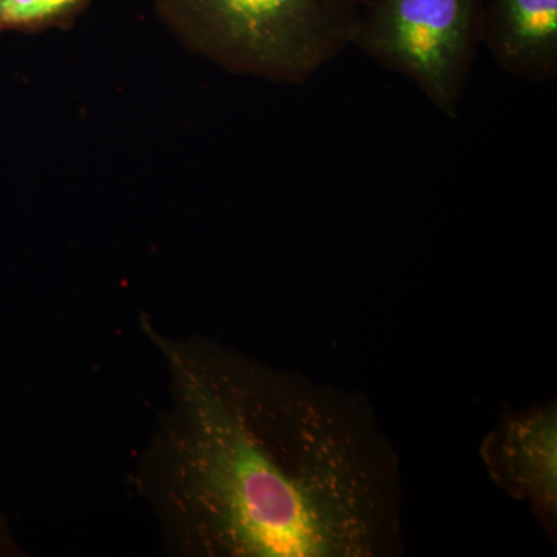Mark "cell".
I'll return each mask as SVG.
<instances>
[{
    "instance_id": "5",
    "label": "cell",
    "mask_w": 557,
    "mask_h": 557,
    "mask_svg": "<svg viewBox=\"0 0 557 557\" xmlns=\"http://www.w3.org/2000/svg\"><path fill=\"white\" fill-rule=\"evenodd\" d=\"M482 44L509 75L549 83L557 75V0H490Z\"/></svg>"
},
{
    "instance_id": "4",
    "label": "cell",
    "mask_w": 557,
    "mask_h": 557,
    "mask_svg": "<svg viewBox=\"0 0 557 557\" xmlns=\"http://www.w3.org/2000/svg\"><path fill=\"white\" fill-rule=\"evenodd\" d=\"M487 475L512 500L525 502L549 541L557 536V403L507 409L479 448Z\"/></svg>"
},
{
    "instance_id": "6",
    "label": "cell",
    "mask_w": 557,
    "mask_h": 557,
    "mask_svg": "<svg viewBox=\"0 0 557 557\" xmlns=\"http://www.w3.org/2000/svg\"><path fill=\"white\" fill-rule=\"evenodd\" d=\"M83 0H0V25L42 24L75 9Z\"/></svg>"
},
{
    "instance_id": "3",
    "label": "cell",
    "mask_w": 557,
    "mask_h": 557,
    "mask_svg": "<svg viewBox=\"0 0 557 557\" xmlns=\"http://www.w3.org/2000/svg\"><path fill=\"white\" fill-rule=\"evenodd\" d=\"M485 0H370L354 46L456 119L483 40Z\"/></svg>"
},
{
    "instance_id": "7",
    "label": "cell",
    "mask_w": 557,
    "mask_h": 557,
    "mask_svg": "<svg viewBox=\"0 0 557 557\" xmlns=\"http://www.w3.org/2000/svg\"><path fill=\"white\" fill-rule=\"evenodd\" d=\"M14 545L11 544L9 531L7 527L0 523V555H11L13 553Z\"/></svg>"
},
{
    "instance_id": "2",
    "label": "cell",
    "mask_w": 557,
    "mask_h": 557,
    "mask_svg": "<svg viewBox=\"0 0 557 557\" xmlns=\"http://www.w3.org/2000/svg\"><path fill=\"white\" fill-rule=\"evenodd\" d=\"M194 49L236 73L304 84L354 46L361 0H163Z\"/></svg>"
},
{
    "instance_id": "1",
    "label": "cell",
    "mask_w": 557,
    "mask_h": 557,
    "mask_svg": "<svg viewBox=\"0 0 557 557\" xmlns=\"http://www.w3.org/2000/svg\"><path fill=\"white\" fill-rule=\"evenodd\" d=\"M141 329L170 373L138 490L174 555H405L401 460L368 395Z\"/></svg>"
}]
</instances>
